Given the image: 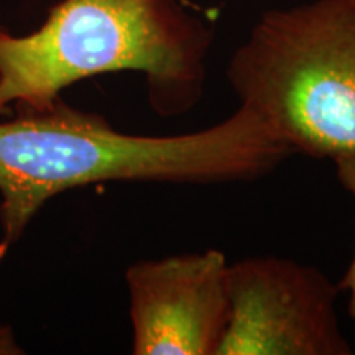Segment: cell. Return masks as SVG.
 <instances>
[{
	"instance_id": "obj_5",
	"label": "cell",
	"mask_w": 355,
	"mask_h": 355,
	"mask_svg": "<svg viewBox=\"0 0 355 355\" xmlns=\"http://www.w3.org/2000/svg\"><path fill=\"white\" fill-rule=\"evenodd\" d=\"M227 268L214 248L132 265L133 354L219 355L230 314Z\"/></svg>"
},
{
	"instance_id": "obj_3",
	"label": "cell",
	"mask_w": 355,
	"mask_h": 355,
	"mask_svg": "<svg viewBox=\"0 0 355 355\" xmlns=\"http://www.w3.org/2000/svg\"><path fill=\"white\" fill-rule=\"evenodd\" d=\"M230 87L291 152L355 153V0L265 12L234 51Z\"/></svg>"
},
{
	"instance_id": "obj_7",
	"label": "cell",
	"mask_w": 355,
	"mask_h": 355,
	"mask_svg": "<svg viewBox=\"0 0 355 355\" xmlns=\"http://www.w3.org/2000/svg\"><path fill=\"white\" fill-rule=\"evenodd\" d=\"M24 350L17 344L15 336L8 327H0V355H15L21 354Z\"/></svg>"
},
{
	"instance_id": "obj_1",
	"label": "cell",
	"mask_w": 355,
	"mask_h": 355,
	"mask_svg": "<svg viewBox=\"0 0 355 355\" xmlns=\"http://www.w3.org/2000/svg\"><path fill=\"white\" fill-rule=\"evenodd\" d=\"M293 152L242 105L204 130L171 137L117 132L56 99L0 122V259L48 199L101 181L230 183L266 176Z\"/></svg>"
},
{
	"instance_id": "obj_6",
	"label": "cell",
	"mask_w": 355,
	"mask_h": 355,
	"mask_svg": "<svg viewBox=\"0 0 355 355\" xmlns=\"http://www.w3.org/2000/svg\"><path fill=\"white\" fill-rule=\"evenodd\" d=\"M334 163H336L337 176H339L340 183H343L344 188L352 194L355 201V153L344 155V157L336 158ZM339 288L340 290L350 291V314H352L355 321V254H354L352 263H350L347 273H345L344 279L340 282Z\"/></svg>"
},
{
	"instance_id": "obj_4",
	"label": "cell",
	"mask_w": 355,
	"mask_h": 355,
	"mask_svg": "<svg viewBox=\"0 0 355 355\" xmlns=\"http://www.w3.org/2000/svg\"><path fill=\"white\" fill-rule=\"evenodd\" d=\"M229 326L219 355H350L337 316L339 285L316 266L248 257L227 268Z\"/></svg>"
},
{
	"instance_id": "obj_2",
	"label": "cell",
	"mask_w": 355,
	"mask_h": 355,
	"mask_svg": "<svg viewBox=\"0 0 355 355\" xmlns=\"http://www.w3.org/2000/svg\"><path fill=\"white\" fill-rule=\"evenodd\" d=\"M214 32L184 0H63L25 37L0 26V112L42 109L97 74L135 71L162 117L201 102Z\"/></svg>"
}]
</instances>
